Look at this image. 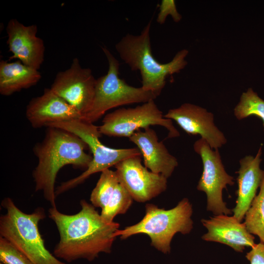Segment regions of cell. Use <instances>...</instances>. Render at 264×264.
Segmentation results:
<instances>
[{
    "instance_id": "cell-1",
    "label": "cell",
    "mask_w": 264,
    "mask_h": 264,
    "mask_svg": "<svg viewBox=\"0 0 264 264\" xmlns=\"http://www.w3.org/2000/svg\"><path fill=\"white\" fill-rule=\"evenodd\" d=\"M80 205L81 210L73 215L61 213L56 207L48 210L60 236L54 255L67 262L80 259L92 261L100 253H110L117 237L119 223L104 220L95 207L84 199Z\"/></svg>"
},
{
    "instance_id": "cell-2",
    "label": "cell",
    "mask_w": 264,
    "mask_h": 264,
    "mask_svg": "<svg viewBox=\"0 0 264 264\" xmlns=\"http://www.w3.org/2000/svg\"><path fill=\"white\" fill-rule=\"evenodd\" d=\"M44 140L34 148L38 163L33 171L35 191L43 192L52 207L55 204V183L59 170L66 165L86 170L92 156L86 153L87 144L66 130L47 127Z\"/></svg>"
},
{
    "instance_id": "cell-3",
    "label": "cell",
    "mask_w": 264,
    "mask_h": 264,
    "mask_svg": "<svg viewBox=\"0 0 264 264\" xmlns=\"http://www.w3.org/2000/svg\"><path fill=\"white\" fill-rule=\"evenodd\" d=\"M152 21L144 27L140 35L127 34L115 44V49L121 59L132 70H139L141 87L153 92L156 97L161 93L170 75L179 73L187 65L185 58L188 51H178L169 62L161 64L153 55L150 31Z\"/></svg>"
},
{
    "instance_id": "cell-4",
    "label": "cell",
    "mask_w": 264,
    "mask_h": 264,
    "mask_svg": "<svg viewBox=\"0 0 264 264\" xmlns=\"http://www.w3.org/2000/svg\"><path fill=\"white\" fill-rule=\"evenodd\" d=\"M1 206L6 213L0 217V235L22 252L33 264H67L62 262L45 247L39 230L40 220L45 217L42 208L31 214L21 211L10 198Z\"/></svg>"
},
{
    "instance_id": "cell-5",
    "label": "cell",
    "mask_w": 264,
    "mask_h": 264,
    "mask_svg": "<svg viewBox=\"0 0 264 264\" xmlns=\"http://www.w3.org/2000/svg\"><path fill=\"white\" fill-rule=\"evenodd\" d=\"M192 213V205L187 198L169 210L147 204L143 219L134 225L119 229L117 237L126 239L134 235L145 234L150 237L152 246L164 254H168L175 235L178 232L188 234L193 229Z\"/></svg>"
},
{
    "instance_id": "cell-6",
    "label": "cell",
    "mask_w": 264,
    "mask_h": 264,
    "mask_svg": "<svg viewBox=\"0 0 264 264\" xmlns=\"http://www.w3.org/2000/svg\"><path fill=\"white\" fill-rule=\"evenodd\" d=\"M47 127L61 129L82 139L92 154V159L85 171L78 176L63 182L55 190L56 196L82 183L91 175L109 169L131 157L141 155L137 148L114 149L104 145L99 140L102 134L99 127L82 119L54 123Z\"/></svg>"
},
{
    "instance_id": "cell-7",
    "label": "cell",
    "mask_w": 264,
    "mask_h": 264,
    "mask_svg": "<svg viewBox=\"0 0 264 264\" xmlns=\"http://www.w3.org/2000/svg\"><path fill=\"white\" fill-rule=\"evenodd\" d=\"M102 50L107 59L109 68L106 74L96 79L95 94L91 107L82 120L93 123L105 113L114 108L134 103L154 100L156 96L141 87L129 85L120 78V64L106 47Z\"/></svg>"
},
{
    "instance_id": "cell-8",
    "label": "cell",
    "mask_w": 264,
    "mask_h": 264,
    "mask_svg": "<svg viewBox=\"0 0 264 264\" xmlns=\"http://www.w3.org/2000/svg\"><path fill=\"white\" fill-rule=\"evenodd\" d=\"M152 125L164 127L168 131L167 138L179 136L172 120L164 117L154 100H151L132 108H120L105 115L100 132L109 136L131 137L140 129Z\"/></svg>"
},
{
    "instance_id": "cell-9",
    "label": "cell",
    "mask_w": 264,
    "mask_h": 264,
    "mask_svg": "<svg viewBox=\"0 0 264 264\" xmlns=\"http://www.w3.org/2000/svg\"><path fill=\"white\" fill-rule=\"evenodd\" d=\"M194 149L202 161L203 171L197 189L206 195L207 210L214 215L232 214L223 200L222 191L227 185L234 184V178L225 171L218 150H214L201 138L195 142Z\"/></svg>"
},
{
    "instance_id": "cell-10",
    "label": "cell",
    "mask_w": 264,
    "mask_h": 264,
    "mask_svg": "<svg viewBox=\"0 0 264 264\" xmlns=\"http://www.w3.org/2000/svg\"><path fill=\"white\" fill-rule=\"evenodd\" d=\"M96 82L91 70L83 67L75 58L69 68L57 73L50 89L83 117L91 107Z\"/></svg>"
},
{
    "instance_id": "cell-11",
    "label": "cell",
    "mask_w": 264,
    "mask_h": 264,
    "mask_svg": "<svg viewBox=\"0 0 264 264\" xmlns=\"http://www.w3.org/2000/svg\"><path fill=\"white\" fill-rule=\"evenodd\" d=\"M114 166L120 182L137 202L149 201L167 189V178L143 166L141 155L126 158Z\"/></svg>"
},
{
    "instance_id": "cell-12",
    "label": "cell",
    "mask_w": 264,
    "mask_h": 264,
    "mask_svg": "<svg viewBox=\"0 0 264 264\" xmlns=\"http://www.w3.org/2000/svg\"><path fill=\"white\" fill-rule=\"evenodd\" d=\"M164 117L175 120L189 135H199L213 149L218 150L226 142L223 133L214 123V115L205 109L184 103L170 109Z\"/></svg>"
},
{
    "instance_id": "cell-13",
    "label": "cell",
    "mask_w": 264,
    "mask_h": 264,
    "mask_svg": "<svg viewBox=\"0 0 264 264\" xmlns=\"http://www.w3.org/2000/svg\"><path fill=\"white\" fill-rule=\"evenodd\" d=\"M7 44L12 53L10 60L17 59L24 65L38 70L44 60L45 47L37 36V26L24 25L17 19H11L6 26Z\"/></svg>"
},
{
    "instance_id": "cell-14",
    "label": "cell",
    "mask_w": 264,
    "mask_h": 264,
    "mask_svg": "<svg viewBox=\"0 0 264 264\" xmlns=\"http://www.w3.org/2000/svg\"><path fill=\"white\" fill-rule=\"evenodd\" d=\"M26 117L34 128L83 118L75 109L50 88H45L42 95L29 102L26 109Z\"/></svg>"
},
{
    "instance_id": "cell-15",
    "label": "cell",
    "mask_w": 264,
    "mask_h": 264,
    "mask_svg": "<svg viewBox=\"0 0 264 264\" xmlns=\"http://www.w3.org/2000/svg\"><path fill=\"white\" fill-rule=\"evenodd\" d=\"M207 232L202 235L203 240L226 244L237 252H242L245 247L255 245V237L247 229L244 222L234 216L214 215L209 219L201 220Z\"/></svg>"
},
{
    "instance_id": "cell-16",
    "label": "cell",
    "mask_w": 264,
    "mask_h": 264,
    "mask_svg": "<svg viewBox=\"0 0 264 264\" xmlns=\"http://www.w3.org/2000/svg\"><path fill=\"white\" fill-rule=\"evenodd\" d=\"M129 138L139 149L147 169L167 178L171 176L178 165L177 160L158 140L155 131L147 127L136 131Z\"/></svg>"
},
{
    "instance_id": "cell-17",
    "label": "cell",
    "mask_w": 264,
    "mask_h": 264,
    "mask_svg": "<svg viewBox=\"0 0 264 264\" xmlns=\"http://www.w3.org/2000/svg\"><path fill=\"white\" fill-rule=\"evenodd\" d=\"M262 154V144L255 156L246 155L240 160V168L236 172L238 174L237 198L232 211L240 221L244 219L264 176V171L260 168Z\"/></svg>"
},
{
    "instance_id": "cell-18",
    "label": "cell",
    "mask_w": 264,
    "mask_h": 264,
    "mask_svg": "<svg viewBox=\"0 0 264 264\" xmlns=\"http://www.w3.org/2000/svg\"><path fill=\"white\" fill-rule=\"evenodd\" d=\"M38 70L18 60L13 62H0V93L9 96L36 84L41 79Z\"/></svg>"
},
{
    "instance_id": "cell-19",
    "label": "cell",
    "mask_w": 264,
    "mask_h": 264,
    "mask_svg": "<svg viewBox=\"0 0 264 264\" xmlns=\"http://www.w3.org/2000/svg\"><path fill=\"white\" fill-rule=\"evenodd\" d=\"M244 222L248 231L259 237L264 243V176L260 186V191L254 198L245 214Z\"/></svg>"
},
{
    "instance_id": "cell-20",
    "label": "cell",
    "mask_w": 264,
    "mask_h": 264,
    "mask_svg": "<svg viewBox=\"0 0 264 264\" xmlns=\"http://www.w3.org/2000/svg\"><path fill=\"white\" fill-rule=\"evenodd\" d=\"M119 183L115 171L109 169L103 171L90 195V200L92 205L95 207L103 209Z\"/></svg>"
},
{
    "instance_id": "cell-21",
    "label": "cell",
    "mask_w": 264,
    "mask_h": 264,
    "mask_svg": "<svg viewBox=\"0 0 264 264\" xmlns=\"http://www.w3.org/2000/svg\"><path fill=\"white\" fill-rule=\"evenodd\" d=\"M234 113L238 120L252 115L259 117L263 121L264 131V100L252 88L242 93Z\"/></svg>"
},
{
    "instance_id": "cell-22",
    "label": "cell",
    "mask_w": 264,
    "mask_h": 264,
    "mask_svg": "<svg viewBox=\"0 0 264 264\" xmlns=\"http://www.w3.org/2000/svg\"><path fill=\"white\" fill-rule=\"evenodd\" d=\"M133 200L120 181L108 203L102 209L101 217L108 222H113L116 216L125 214L128 211Z\"/></svg>"
},
{
    "instance_id": "cell-23",
    "label": "cell",
    "mask_w": 264,
    "mask_h": 264,
    "mask_svg": "<svg viewBox=\"0 0 264 264\" xmlns=\"http://www.w3.org/2000/svg\"><path fill=\"white\" fill-rule=\"evenodd\" d=\"M0 261L3 264H33L22 252L0 237Z\"/></svg>"
},
{
    "instance_id": "cell-24",
    "label": "cell",
    "mask_w": 264,
    "mask_h": 264,
    "mask_svg": "<svg viewBox=\"0 0 264 264\" xmlns=\"http://www.w3.org/2000/svg\"><path fill=\"white\" fill-rule=\"evenodd\" d=\"M159 13L157 14L156 22L162 24L166 21L167 17L171 16L174 21L178 22L182 19L181 15L178 12L175 1L174 0H161L159 8Z\"/></svg>"
},
{
    "instance_id": "cell-25",
    "label": "cell",
    "mask_w": 264,
    "mask_h": 264,
    "mask_svg": "<svg viewBox=\"0 0 264 264\" xmlns=\"http://www.w3.org/2000/svg\"><path fill=\"white\" fill-rule=\"evenodd\" d=\"M245 257L250 264H264V243H256L246 253Z\"/></svg>"
},
{
    "instance_id": "cell-26",
    "label": "cell",
    "mask_w": 264,
    "mask_h": 264,
    "mask_svg": "<svg viewBox=\"0 0 264 264\" xmlns=\"http://www.w3.org/2000/svg\"><path fill=\"white\" fill-rule=\"evenodd\" d=\"M0 264H3L2 263H0Z\"/></svg>"
}]
</instances>
